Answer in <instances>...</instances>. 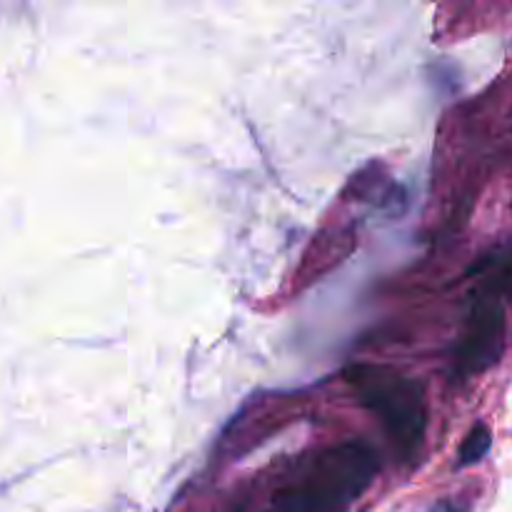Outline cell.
<instances>
[{"instance_id": "obj_1", "label": "cell", "mask_w": 512, "mask_h": 512, "mask_svg": "<svg viewBox=\"0 0 512 512\" xmlns=\"http://www.w3.org/2000/svg\"><path fill=\"white\" fill-rule=\"evenodd\" d=\"M378 455L368 443L348 440L318 455L303 480L280 490L273 512H345L373 483Z\"/></svg>"}, {"instance_id": "obj_2", "label": "cell", "mask_w": 512, "mask_h": 512, "mask_svg": "<svg viewBox=\"0 0 512 512\" xmlns=\"http://www.w3.org/2000/svg\"><path fill=\"white\" fill-rule=\"evenodd\" d=\"M345 380L355 390L360 405L380 420L398 453L403 458H413L423 448L428 430V400L423 383L388 365L370 363L350 365L345 370Z\"/></svg>"}, {"instance_id": "obj_7", "label": "cell", "mask_w": 512, "mask_h": 512, "mask_svg": "<svg viewBox=\"0 0 512 512\" xmlns=\"http://www.w3.org/2000/svg\"><path fill=\"white\" fill-rule=\"evenodd\" d=\"M268 512H273V510H268Z\"/></svg>"}, {"instance_id": "obj_3", "label": "cell", "mask_w": 512, "mask_h": 512, "mask_svg": "<svg viewBox=\"0 0 512 512\" xmlns=\"http://www.w3.org/2000/svg\"><path fill=\"white\" fill-rule=\"evenodd\" d=\"M505 350V310L498 293L485 288L470 305L463 340L455 353V365L463 378L485 373L500 360Z\"/></svg>"}, {"instance_id": "obj_4", "label": "cell", "mask_w": 512, "mask_h": 512, "mask_svg": "<svg viewBox=\"0 0 512 512\" xmlns=\"http://www.w3.org/2000/svg\"><path fill=\"white\" fill-rule=\"evenodd\" d=\"M490 445H493V433H490L488 425L478 423L468 435H465L463 445H460L458 450L460 468H468V465L480 463V460L490 453Z\"/></svg>"}, {"instance_id": "obj_6", "label": "cell", "mask_w": 512, "mask_h": 512, "mask_svg": "<svg viewBox=\"0 0 512 512\" xmlns=\"http://www.w3.org/2000/svg\"><path fill=\"white\" fill-rule=\"evenodd\" d=\"M428 512H468V508L460 503H455V500H440V503H435Z\"/></svg>"}, {"instance_id": "obj_5", "label": "cell", "mask_w": 512, "mask_h": 512, "mask_svg": "<svg viewBox=\"0 0 512 512\" xmlns=\"http://www.w3.org/2000/svg\"><path fill=\"white\" fill-rule=\"evenodd\" d=\"M498 290H503V293H508L512 298V255L508 258V263L503 265V273H500V280H498Z\"/></svg>"}]
</instances>
